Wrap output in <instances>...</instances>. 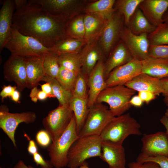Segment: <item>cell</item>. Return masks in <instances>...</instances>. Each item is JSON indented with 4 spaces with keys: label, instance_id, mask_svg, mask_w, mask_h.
Wrapping results in <instances>:
<instances>
[{
    "label": "cell",
    "instance_id": "obj_1",
    "mask_svg": "<svg viewBox=\"0 0 168 168\" xmlns=\"http://www.w3.org/2000/svg\"><path fill=\"white\" fill-rule=\"evenodd\" d=\"M70 19L63 16L52 15L29 0L26 5L14 12L12 26L49 48L68 37L67 29Z\"/></svg>",
    "mask_w": 168,
    "mask_h": 168
},
{
    "label": "cell",
    "instance_id": "obj_2",
    "mask_svg": "<svg viewBox=\"0 0 168 168\" xmlns=\"http://www.w3.org/2000/svg\"><path fill=\"white\" fill-rule=\"evenodd\" d=\"M139 123L129 113L114 117L104 129L100 137L102 142L122 145L125 139L131 135L142 134Z\"/></svg>",
    "mask_w": 168,
    "mask_h": 168
},
{
    "label": "cell",
    "instance_id": "obj_3",
    "mask_svg": "<svg viewBox=\"0 0 168 168\" xmlns=\"http://www.w3.org/2000/svg\"><path fill=\"white\" fill-rule=\"evenodd\" d=\"M102 141L100 136L79 137L71 147L68 154L69 168H78L88 158L100 156Z\"/></svg>",
    "mask_w": 168,
    "mask_h": 168
},
{
    "label": "cell",
    "instance_id": "obj_4",
    "mask_svg": "<svg viewBox=\"0 0 168 168\" xmlns=\"http://www.w3.org/2000/svg\"><path fill=\"white\" fill-rule=\"evenodd\" d=\"M4 48L11 55L25 58L44 56L49 49L34 38L24 35L12 26L11 34Z\"/></svg>",
    "mask_w": 168,
    "mask_h": 168
},
{
    "label": "cell",
    "instance_id": "obj_5",
    "mask_svg": "<svg viewBox=\"0 0 168 168\" xmlns=\"http://www.w3.org/2000/svg\"><path fill=\"white\" fill-rule=\"evenodd\" d=\"M78 138L74 115L60 137L47 147L50 161L55 168L67 166L68 154L72 144Z\"/></svg>",
    "mask_w": 168,
    "mask_h": 168
},
{
    "label": "cell",
    "instance_id": "obj_6",
    "mask_svg": "<svg viewBox=\"0 0 168 168\" xmlns=\"http://www.w3.org/2000/svg\"><path fill=\"white\" fill-rule=\"evenodd\" d=\"M136 92L124 85L107 87L99 94L96 102L107 103L113 115L119 116L131 107L130 100Z\"/></svg>",
    "mask_w": 168,
    "mask_h": 168
},
{
    "label": "cell",
    "instance_id": "obj_7",
    "mask_svg": "<svg viewBox=\"0 0 168 168\" xmlns=\"http://www.w3.org/2000/svg\"><path fill=\"white\" fill-rule=\"evenodd\" d=\"M114 117L106 106L102 103L96 102L89 109L84 124L78 134V137L100 136Z\"/></svg>",
    "mask_w": 168,
    "mask_h": 168
},
{
    "label": "cell",
    "instance_id": "obj_8",
    "mask_svg": "<svg viewBox=\"0 0 168 168\" xmlns=\"http://www.w3.org/2000/svg\"><path fill=\"white\" fill-rule=\"evenodd\" d=\"M73 116V112L69 105H59L49 111L47 115L43 119L42 125L50 135L52 142L61 135Z\"/></svg>",
    "mask_w": 168,
    "mask_h": 168
},
{
    "label": "cell",
    "instance_id": "obj_9",
    "mask_svg": "<svg viewBox=\"0 0 168 168\" xmlns=\"http://www.w3.org/2000/svg\"><path fill=\"white\" fill-rule=\"evenodd\" d=\"M124 25L123 16L116 10L106 20L98 40L106 59L120 40V33Z\"/></svg>",
    "mask_w": 168,
    "mask_h": 168
},
{
    "label": "cell",
    "instance_id": "obj_10",
    "mask_svg": "<svg viewBox=\"0 0 168 168\" xmlns=\"http://www.w3.org/2000/svg\"><path fill=\"white\" fill-rule=\"evenodd\" d=\"M44 10L54 15H60L71 19L80 14L86 3L87 0H31Z\"/></svg>",
    "mask_w": 168,
    "mask_h": 168
},
{
    "label": "cell",
    "instance_id": "obj_11",
    "mask_svg": "<svg viewBox=\"0 0 168 168\" xmlns=\"http://www.w3.org/2000/svg\"><path fill=\"white\" fill-rule=\"evenodd\" d=\"M36 119V114L34 112L11 113L8 110L0 109V128L12 141L16 148H17V146L15 134L18 125L22 123L27 124L33 123Z\"/></svg>",
    "mask_w": 168,
    "mask_h": 168
},
{
    "label": "cell",
    "instance_id": "obj_12",
    "mask_svg": "<svg viewBox=\"0 0 168 168\" xmlns=\"http://www.w3.org/2000/svg\"><path fill=\"white\" fill-rule=\"evenodd\" d=\"M141 140L142 144L141 152L137 157H168V134L166 132L144 134Z\"/></svg>",
    "mask_w": 168,
    "mask_h": 168
},
{
    "label": "cell",
    "instance_id": "obj_13",
    "mask_svg": "<svg viewBox=\"0 0 168 168\" xmlns=\"http://www.w3.org/2000/svg\"><path fill=\"white\" fill-rule=\"evenodd\" d=\"M148 34L137 35L132 33L125 26L120 34L119 38L124 43L133 58L142 61L148 58L150 44Z\"/></svg>",
    "mask_w": 168,
    "mask_h": 168
},
{
    "label": "cell",
    "instance_id": "obj_14",
    "mask_svg": "<svg viewBox=\"0 0 168 168\" xmlns=\"http://www.w3.org/2000/svg\"><path fill=\"white\" fill-rule=\"evenodd\" d=\"M3 73L6 80L15 83L19 91H22L27 88L25 58L11 55L3 65Z\"/></svg>",
    "mask_w": 168,
    "mask_h": 168
},
{
    "label": "cell",
    "instance_id": "obj_15",
    "mask_svg": "<svg viewBox=\"0 0 168 168\" xmlns=\"http://www.w3.org/2000/svg\"><path fill=\"white\" fill-rule=\"evenodd\" d=\"M141 61L133 58L114 69L106 80L107 87L124 85L141 73Z\"/></svg>",
    "mask_w": 168,
    "mask_h": 168
},
{
    "label": "cell",
    "instance_id": "obj_16",
    "mask_svg": "<svg viewBox=\"0 0 168 168\" xmlns=\"http://www.w3.org/2000/svg\"><path fill=\"white\" fill-rule=\"evenodd\" d=\"M105 62L104 60L98 61L88 76V105L89 109L96 103L99 94L107 87L104 73Z\"/></svg>",
    "mask_w": 168,
    "mask_h": 168
},
{
    "label": "cell",
    "instance_id": "obj_17",
    "mask_svg": "<svg viewBox=\"0 0 168 168\" xmlns=\"http://www.w3.org/2000/svg\"><path fill=\"white\" fill-rule=\"evenodd\" d=\"M138 7L153 26L162 23L163 16L168 8V0H142Z\"/></svg>",
    "mask_w": 168,
    "mask_h": 168
},
{
    "label": "cell",
    "instance_id": "obj_18",
    "mask_svg": "<svg viewBox=\"0 0 168 168\" xmlns=\"http://www.w3.org/2000/svg\"><path fill=\"white\" fill-rule=\"evenodd\" d=\"M133 58L124 43L120 40L105 62L104 73L105 80L114 69L128 63Z\"/></svg>",
    "mask_w": 168,
    "mask_h": 168
},
{
    "label": "cell",
    "instance_id": "obj_19",
    "mask_svg": "<svg viewBox=\"0 0 168 168\" xmlns=\"http://www.w3.org/2000/svg\"><path fill=\"white\" fill-rule=\"evenodd\" d=\"M98 40L87 44L81 52L82 71L88 76L98 61L106 59Z\"/></svg>",
    "mask_w": 168,
    "mask_h": 168
},
{
    "label": "cell",
    "instance_id": "obj_20",
    "mask_svg": "<svg viewBox=\"0 0 168 168\" xmlns=\"http://www.w3.org/2000/svg\"><path fill=\"white\" fill-rule=\"evenodd\" d=\"M15 9L14 0L3 1L0 10V51L4 48L11 34L12 19Z\"/></svg>",
    "mask_w": 168,
    "mask_h": 168
},
{
    "label": "cell",
    "instance_id": "obj_21",
    "mask_svg": "<svg viewBox=\"0 0 168 168\" xmlns=\"http://www.w3.org/2000/svg\"><path fill=\"white\" fill-rule=\"evenodd\" d=\"M100 157L108 164L109 168H126L125 149L122 145L102 142Z\"/></svg>",
    "mask_w": 168,
    "mask_h": 168
},
{
    "label": "cell",
    "instance_id": "obj_22",
    "mask_svg": "<svg viewBox=\"0 0 168 168\" xmlns=\"http://www.w3.org/2000/svg\"><path fill=\"white\" fill-rule=\"evenodd\" d=\"M124 85L136 91H149L156 96L164 91L160 79L148 75L141 73Z\"/></svg>",
    "mask_w": 168,
    "mask_h": 168
},
{
    "label": "cell",
    "instance_id": "obj_23",
    "mask_svg": "<svg viewBox=\"0 0 168 168\" xmlns=\"http://www.w3.org/2000/svg\"><path fill=\"white\" fill-rule=\"evenodd\" d=\"M44 56L25 58L28 88L37 87L46 76L43 66Z\"/></svg>",
    "mask_w": 168,
    "mask_h": 168
},
{
    "label": "cell",
    "instance_id": "obj_24",
    "mask_svg": "<svg viewBox=\"0 0 168 168\" xmlns=\"http://www.w3.org/2000/svg\"><path fill=\"white\" fill-rule=\"evenodd\" d=\"M83 14L85 28V40L88 44L98 40L107 20L94 14Z\"/></svg>",
    "mask_w": 168,
    "mask_h": 168
},
{
    "label": "cell",
    "instance_id": "obj_25",
    "mask_svg": "<svg viewBox=\"0 0 168 168\" xmlns=\"http://www.w3.org/2000/svg\"><path fill=\"white\" fill-rule=\"evenodd\" d=\"M141 61V73L161 79L168 77V60L148 57Z\"/></svg>",
    "mask_w": 168,
    "mask_h": 168
},
{
    "label": "cell",
    "instance_id": "obj_26",
    "mask_svg": "<svg viewBox=\"0 0 168 168\" xmlns=\"http://www.w3.org/2000/svg\"><path fill=\"white\" fill-rule=\"evenodd\" d=\"M115 0H98L90 1L84 7L82 12L99 16L107 20L113 15L116 10Z\"/></svg>",
    "mask_w": 168,
    "mask_h": 168
},
{
    "label": "cell",
    "instance_id": "obj_27",
    "mask_svg": "<svg viewBox=\"0 0 168 168\" xmlns=\"http://www.w3.org/2000/svg\"><path fill=\"white\" fill-rule=\"evenodd\" d=\"M87 44L85 40L67 37L58 41L49 48L50 53L57 55L67 53H80Z\"/></svg>",
    "mask_w": 168,
    "mask_h": 168
},
{
    "label": "cell",
    "instance_id": "obj_28",
    "mask_svg": "<svg viewBox=\"0 0 168 168\" xmlns=\"http://www.w3.org/2000/svg\"><path fill=\"white\" fill-rule=\"evenodd\" d=\"M126 26L132 33L137 35L144 33L149 34L154 31L156 28L149 22L138 6Z\"/></svg>",
    "mask_w": 168,
    "mask_h": 168
},
{
    "label": "cell",
    "instance_id": "obj_29",
    "mask_svg": "<svg viewBox=\"0 0 168 168\" xmlns=\"http://www.w3.org/2000/svg\"><path fill=\"white\" fill-rule=\"evenodd\" d=\"M69 105L74 113L78 135L84 124L89 112L88 99L73 96Z\"/></svg>",
    "mask_w": 168,
    "mask_h": 168
},
{
    "label": "cell",
    "instance_id": "obj_30",
    "mask_svg": "<svg viewBox=\"0 0 168 168\" xmlns=\"http://www.w3.org/2000/svg\"><path fill=\"white\" fill-rule=\"evenodd\" d=\"M42 81L49 83L52 88L55 97L58 100L59 105H69L73 97L72 92L64 88L55 78L45 76Z\"/></svg>",
    "mask_w": 168,
    "mask_h": 168
},
{
    "label": "cell",
    "instance_id": "obj_31",
    "mask_svg": "<svg viewBox=\"0 0 168 168\" xmlns=\"http://www.w3.org/2000/svg\"><path fill=\"white\" fill-rule=\"evenodd\" d=\"M67 31L68 37L85 40L83 14H80L70 19L67 24Z\"/></svg>",
    "mask_w": 168,
    "mask_h": 168
},
{
    "label": "cell",
    "instance_id": "obj_32",
    "mask_svg": "<svg viewBox=\"0 0 168 168\" xmlns=\"http://www.w3.org/2000/svg\"><path fill=\"white\" fill-rule=\"evenodd\" d=\"M60 66L78 74L82 70V62L81 52L78 53H67L58 55Z\"/></svg>",
    "mask_w": 168,
    "mask_h": 168
},
{
    "label": "cell",
    "instance_id": "obj_33",
    "mask_svg": "<svg viewBox=\"0 0 168 168\" xmlns=\"http://www.w3.org/2000/svg\"><path fill=\"white\" fill-rule=\"evenodd\" d=\"M142 0H115L114 7L123 16L125 25L127 26L129 20Z\"/></svg>",
    "mask_w": 168,
    "mask_h": 168
},
{
    "label": "cell",
    "instance_id": "obj_34",
    "mask_svg": "<svg viewBox=\"0 0 168 168\" xmlns=\"http://www.w3.org/2000/svg\"><path fill=\"white\" fill-rule=\"evenodd\" d=\"M77 75L73 71L60 66L55 78L64 88L72 92Z\"/></svg>",
    "mask_w": 168,
    "mask_h": 168
},
{
    "label": "cell",
    "instance_id": "obj_35",
    "mask_svg": "<svg viewBox=\"0 0 168 168\" xmlns=\"http://www.w3.org/2000/svg\"><path fill=\"white\" fill-rule=\"evenodd\" d=\"M150 44H168V24L163 23L156 27L154 31L148 34Z\"/></svg>",
    "mask_w": 168,
    "mask_h": 168
},
{
    "label": "cell",
    "instance_id": "obj_36",
    "mask_svg": "<svg viewBox=\"0 0 168 168\" xmlns=\"http://www.w3.org/2000/svg\"><path fill=\"white\" fill-rule=\"evenodd\" d=\"M43 66L46 75L55 78L60 67L58 55L50 53L46 54L44 57Z\"/></svg>",
    "mask_w": 168,
    "mask_h": 168
},
{
    "label": "cell",
    "instance_id": "obj_37",
    "mask_svg": "<svg viewBox=\"0 0 168 168\" xmlns=\"http://www.w3.org/2000/svg\"><path fill=\"white\" fill-rule=\"evenodd\" d=\"M88 76L82 70L78 74L72 91L73 96L88 99Z\"/></svg>",
    "mask_w": 168,
    "mask_h": 168
},
{
    "label": "cell",
    "instance_id": "obj_38",
    "mask_svg": "<svg viewBox=\"0 0 168 168\" xmlns=\"http://www.w3.org/2000/svg\"><path fill=\"white\" fill-rule=\"evenodd\" d=\"M148 57L168 60V45L150 44Z\"/></svg>",
    "mask_w": 168,
    "mask_h": 168
},
{
    "label": "cell",
    "instance_id": "obj_39",
    "mask_svg": "<svg viewBox=\"0 0 168 168\" xmlns=\"http://www.w3.org/2000/svg\"><path fill=\"white\" fill-rule=\"evenodd\" d=\"M35 140L37 143L43 147H48L52 142L50 135L45 129L40 130L37 133Z\"/></svg>",
    "mask_w": 168,
    "mask_h": 168
},
{
    "label": "cell",
    "instance_id": "obj_40",
    "mask_svg": "<svg viewBox=\"0 0 168 168\" xmlns=\"http://www.w3.org/2000/svg\"><path fill=\"white\" fill-rule=\"evenodd\" d=\"M136 161L141 163L153 162L157 163L161 168H168V157L159 156L155 157H137Z\"/></svg>",
    "mask_w": 168,
    "mask_h": 168
},
{
    "label": "cell",
    "instance_id": "obj_41",
    "mask_svg": "<svg viewBox=\"0 0 168 168\" xmlns=\"http://www.w3.org/2000/svg\"><path fill=\"white\" fill-rule=\"evenodd\" d=\"M34 161L41 168H53L54 167L50 160H45L38 152L33 155Z\"/></svg>",
    "mask_w": 168,
    "mask_h": 168
},
{
    "label": "cell",
    "instance_id": "obj_42",
    "mask_svg": "<svg viewBox=\"0 0 168 168\" xmlns=\"http://www.w3.org/2000/svg\"><path fill=\"white\" fill-rule=\"evenodd\" d=\"M128 168H161L156 163L148 162L141 163L137 161L132 162L128 164Z\"/></svg>",
    "mask_w": 168,
    "mask_h": 168
},
{
    "label": "cell",
    "instance_id": "obj_43",
    "mask_svg": "<svg viewBox=\"0 0 168 168\" xmlns=\"http://www.w3.org/2000/svg\"><path fill=\"white\" fill-rule=\"evenodd\" d=\"M138 95L143 102L147 104L155 99L157 96L154 93L149 91H139Z\"/></svg>",
    "mask_w": 168,
    "mask_h": 168
},
{
    "label": "cell",
    "instance_id": "obj_44",
    "mask_svg": "<svg viewBox=\"0 0 168 168\" xmlns=\"http://www.w3.org/2000/svg\"><path fill=\"white\" fill-rule=\"evenodd\" d=\"M16 88L17 87L16 86H12L10 85L4 86L0 93L2 101H3L5 98L7 97H11L14 91Z\"/></svg>",
    "mask_w": 168,
    "mask_h": 168
},
{
    "label": "cell",
    "instance_id": "obj_45",
    "mask_svg": "<svg viewBox=\"0 0 168 168\" xmlns=\"http://www.w3.org/2000/svg\"><path fill=\"white\" fill-rule=\"evenodd\" d=\"M41 90L45 92L49 98H55L54 96L52 87L50 84L47 82L41 85H40Z\"/></svg>",
    "mask_w": 168,
    "mask_h": 168
},
{
    "label": "cell",
    "instance_id": "obj_46",
    "mask_svg": "<svg viewBox=\"0 0 168 168\" xmlns=\"http://www.w3.org/2000/svg\"><path fill=\"white\" fill-rule=\"evenodd\" d=\"M29 142L27 148V150L29 153L33 155L35 153L38 152V148L35 142L33 140L29 138Z\"/></svg>",
    "mask_w": 168,
    "mask_h": 168
},
{
    "label": "cell",
    "instance_id": "obj_47",
    "mask_svg": "<svg viewBox=\"0 0 168 168\" xmlns=\"http://www.w3.org/2000/svg\"><path fill=\"white\" fill-rule=\"evenodd\" d=\"M143 103V101L138 95L133 96L130 100V103L131 105L137 107H141Z\"/></svg>",
    "mask_w": 168,
    "mask_h": 168
},
{
    "label": "cell",
    "instance_id": "obj_48",
    "mask_svg": "<svg viewBox=\"0 0 168 168\" xmlns=\"http://www.w3.org/2000/svg\"><path fill=\"white\" fill-rule=\"evenodd\" d=\"M164 91L162 94L164 97H168V77L160 79Z\"/></svg>",
    "mask_w": 168,
    "mask_h": 168
},
{
    "label": "cell",
    "instance_id": "obj_49",
    "mask_svg": "<svg viewBox=\"0 0 168 168\" xmlns=\"http://www.w3.org/2000/svg\"><path fill=\"white\" fill-rule=\"evenodd\" d=\"M40 90L37 87H35L31 89L30 94V97L31 100L34 102L36 103L38 100L37 98L38 93Z\"/></svg>",
    "mask_w": 168,
    "mask_h": 168
},
{
    "label": "cell",
    "instance_id": "obj_50",
    "mask_svg": "<svg viewBox=\"0 0 168 168\" xmlns=\"http://www.w3.org/2000/svg\"><path fill=\"white\" fill-rule=\"evenodd\" d=\"M16 10H18L21 8L26 5L28 2L26 0H14Z\"/></svg>",
    "mask_w": 168,
    "mask_h": 168
},
{
    "label": "cell",
    "instance_id": "obj_51",
    "mask_svg": "<svg viewBox=\"0 0 168 168\" xmlns=\"http://www.w3.org/2000/svg\"><path fill=\"white\" fill-rule=\"evenodd\" d=\"M13 168H35L31 166H27L21 160H19Z\"/></svg>",
    "mask_w": 168,
    "mask_h": 168
},
{
    "label": "cell",
    "instance_id": "obj_52",
    "mask_svg": "<svg viewBox=\"0 0 168 168\" xmlns=\"http://www.w3.org/2000/svg\"><path fill=\"white\" fill-rule=\"evenodd\" d=\"M12 100L16 103H19L20 97V92L19 91L16 90H15L11 96Z\"/></svg>",
    "mask_w": 168,
    "mask_h": 168
},
{
    "label": "cell",
    "instance_id": "obj_53",
    "mask_svg": "<svg viewBox=\"0 0 168 168\" xmlns=\"http://www.w3.org/2000/svg\"><path fill=\"white\" fill-rule=\"evenodd\" d=\"M160 121L166 129V132L168 134V117L164 115L160 119Z\"/></svg>",
    "mask_w": 168,
    "mask_h": 168
},
{
    "label": "cell",
    "instance_id": "obj_54",
    "mask_svg": "<svg viewBox=\"0 0 168 168\" xmlns=\"http://www.w3.org/2000/svg\"><path fill=\"white\" fill-rule=\"evenodd\" d=\"M48 97V95L42 90H40L38 94L37 98L38 100H44Z\"/></svg>",
    "mask_w": 168,
    "mask_h": 168
},
{
    "label": "cell",
    "instance_id": "obj_55",
    "mask_svg": "<svg viewBox=\"0 0 168 168\" xmlns=\"http://www.w3.org/2000/svg\"><path fill=\"white\" fill-rule=\"evenodd\" d=\"M162 20L163 23L168 24V9L164 14L162 18Z\"/></svg>",
    "mask_w": 168,
    "mask_h": 168
},
{
    "label": "cell",
    "instance_id": "obj_56",
    "mask_svg": "<svg viewBox=\"0 0 168 168\" xmlns=\"http://www.w3.org/2000/svg\"><path fill=\"white\" fill-rule=\"evenodd\" d=\"M78 168H90L88 167V163L86 161Z\"/></svg>",
    "mask_w": 168,
    "mask_h": 168
},
{
    "label": "cell",
    "instance_id": "obj_57",
    "mask_svg": "<svg viewBox=\"0 0 168 168\" xmlns=\"http://www.w3.org/2000/svg\"><path fill=\"white\" fill-rule=\"evenodd\" d=\"M164 102L165 104L168 106V97H164Z\"/></svg>",
    "mask_w": 168,
    "mask_h": 168
},
{
    "label": "cell",
    "instance_id": "obj_58",
    "mask_svg": "<svg viewBox=\"0 0 168 168\" xmlns=\"http://www.w3.org/2000/svg\"><path fill=\"white\" fill-rule=\"evenodd\" d=\"M165 115L168 117V109L166 110Z\"/></svg>",
    "mask_w": 168,
    "mask_h": 168
}]
</instances>
